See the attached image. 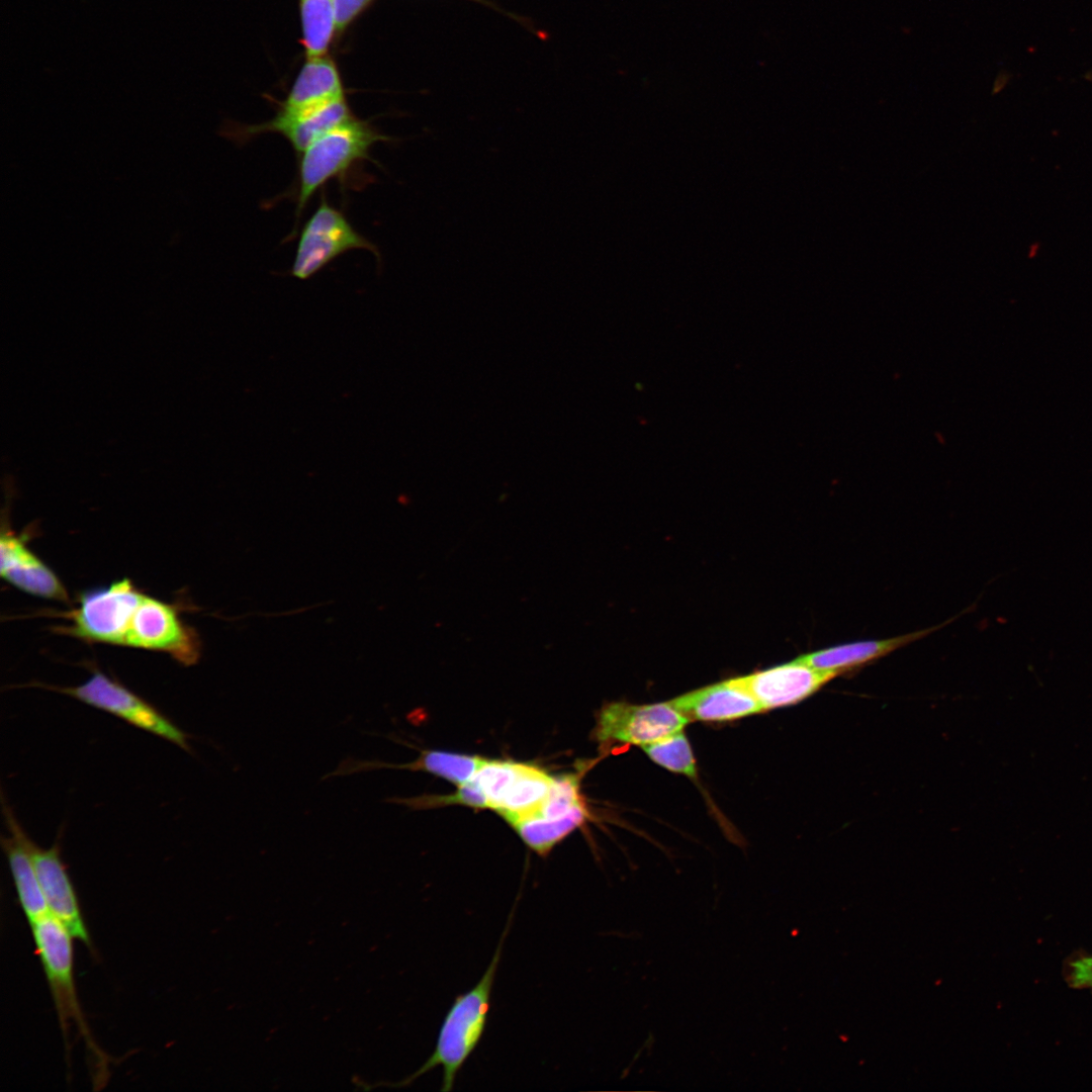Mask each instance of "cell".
Returning a JSON list of instances; mask_svg holds the SVG:
<instances>
[{
	"label": "cell",
	"mask_w": 1092,
	"mask_h": 1092,
	"mask_svg": "<svg viewBox=\"0 0 1092 1092\" xmlns=\"http://www.w3.org/2000/svg\"><path fill=\"white\" fill-rule=\"evenodd\" d=\"M945 624L880 640L856 641L799 656L804 663L837 675L853 671L913 641L927 636Z\"/></svg>",
	"instance_id": "7c38bea8"
},
{
	"label": "cell",
	"mask_w": 1092,
	"mask_h": 1092,
	"mask_svg": "<svg viewBox=\"0 0 1092 1092\" xmlns=\"http://www.w3.org/2000/svg\"><path fill=\"white\" fill-rule=\"evenodd\" d=\"M584 805L579 794V782L574 775L554 778L550 792L535 815L560 817Z\"/></svg>",
	"instance_id": "ffe728a7"
},
{
	"label": "cell",
	"mask_w": 1092,
	"mask_h": 1092,
	"mask_svg": "<svg viewBox=\"0 0 1092 1092\" xmlns=\"http://www.w3.org/2000/svg\"><path fill=\"white\" fill-rule=\"evenodd\" d=\"M30 686L72 697L112 714L136 728L168 740L186 751H191L188 735L184 731L155 706L99 669H95L89 678L75 687H59L40 682H33Z\"/></svg>",
	"instance_id": "277c9868"
},
{
	"label": "cell",
	"mask_w": 1092,
	"mask_h": 1092,
	"mask_svg": "<svg viewBox=\"0 0 1092 1092\" xmlns=\"http://www.w3.org/2000/svg\"><path fill=\"white\" fill-rule=\"evenodd\" d=\"M300 15L307 57L324 56L337 30L333 0H300Z\"/></svg>",
	"instance_id": "e0dca14e"
},
{
	"label": "cell",
	"mask_w": 1092,
	"mask_h": 1092,
	"mask_svg": "<svg viewBox=\"0 0 1092 1092\" xmlns=\"http://www.w3.org/2000/svg\"><path fill=\"white\" fill-rule=\"evenodd\" d=\"M588 817L584 805L560 817L532 815L512 824L525 843L539 854L551 848Z\"/></svg>",
	"instance_id": "2e32d148"
},
{
	"label": "cell",
	"mask_w": 1092,
	"mask_h": 1092,
	"mask_svg": "<svg viewBox=\"0 0 1092 1092\" xmlns=\"http://www.w3.org/2000/svg\"><path fill=\"white\" fill-rule=\"evenodd\" d=\"M26 844L49 913L58 919L75 939L82 941L93 951L91 936L74 885L62 860L59 842L50 848H42L27 836Z\"/></svg>",
	"instance_id": "52a82bcc"
},
{
	"label": "cell",
	"mask_w": 1092,
	"mask_h": 1092,
	"mask_svg": "<svg viewBox=\"0 0 1092 1092\" xmlns=\"http://www.w3.org/2000/svg\"><path fill=\"white\" fill-rule=\"evenodd\" d=\"M0 574L7 582L29 595L70 602L68 592L57 574L26 546L22 536L4 527L0 538Z\"/></svg>",
	"instance_id": "30bf717a"
},
{
	"label": "cell",
	"mask_w": 1092,
	"mask_h": 1092,
	"mask_svg": "<svg viewBox=\"0 0 1092 1092\" xmlns=\"http://www.w3.org/2000/svg\"><path fill=\"white\" fill-rule=\"evenodd\" d=\"M521 766L512 760H484L472 780L485 796L488 808L495 810Z\"/></svg>",
	"instance_id": "d6986e66"
},
{
	"label": "cell",
	"mask_w": 1092,
	"mask_h": 1092,
	"mask_svg": "<svg viewBox=\"0 0 1092 1092\" xmlns=\"http://www.w3.org/2000/svg\"><path fill=\"white\" fill-rule=\"evenodd\" d=\"M513 913L514 909L494 954L479 981L467 992L459 994L447 1011L432 1055L414 1073L400 1081L377 1082L372 1085L356 1080L355 1083L361 1089L368 1091L376 1087H406L436 1067H441L443 1070L441 1090L447 1092L453 1089L458 1072L474 1052L484 1033L490 1009L492 986Z\"/></svg>",
	"instance_id": "6da1fadb"
},
{
	"label": "cell",
	"mask_w": 1092,
	"mask_h": 1092,
	"mask_svg": "<svg viewBox=\"0 0 1092 1092\" xmlns=\"http://www.w3.org/2000/svg\"><path fill=\"white\" fill-rule=\"evenodd\" d=\"M356 249L367 250L380 259L377 247L322 195L320 205L300 232L291 274L301 280L308 279L337 257Z\"/></svg>",
	"instance_id": "5b68a950"
},
{
	"label": "cell",
	"mask_w": 1092,
	"mask_h": 1092,
	"mask_svg": "<svg viewBox=\"0 0 1092 1092\" xmlns=\"http://www.w3.org/2000/svg\"><path fill=\"white\" fill-rule=\"evenodd\" d=\"M342 98L343 85L334 62L323 56L308 58L278 112H304Z\"/></svg>",
	"instance_id": "5bb4252c"
},
{
	"label": "cell",
	"mask_w": 1092,
	"mask_h": 1092,
	"mask_svg": "<svg viewBox=\"0 0 1092 1092\" xmlns=\"http://www.w3.org/2000/svg\"><path fill=\"white\" fill-rule=\"evenodd\" d=\"M352 117L347 101L342 98L312 110L293 114L278 112L267 122L223 130L228 138L241 143L261 133H279L300 155L324 133Z\"/></svg>",
	"instance_id": "9c48e42d"
},
{
	"label": "cell",
	"mask_w": 1092,
	"mask_h": 1092,
	"mask_svg": "<svg viewBox=\"0 0 1092 1092\" xmlns=\"http://www.w3.org/2000/svg\"><path fill=\"white\" fill-rule=\"evenodd\" d=\"M1068 983L1074 988H1092V956L1081 957L1070 963Z\"/></svg>",
	"instance_id": "44dd1931"
},
{
	"label": "cell",
	"mask_w": 1092,
	"mask_h": 1092,
	"mask_svg": "<svg viewBox=\"0 0 1092 1092\" xmlns=\"http://www.w3.org/2000/svg\"><path fill=\"white\" fill-rule=\"evenodd\" d=\"M389 140L370 122L354 116L314 141L300 154L297 217L318 188L370 159L372 147Z\"/></svg>",
	"instance_id": "3957f363"
},
{
	"label": "cell",
	"mask_w": 1092,
	"mask_h": 1092,
	"mask_svg": "<svg viewBox=\"0 0 1092 1092\" xmlns=\"http://www.w3.org/2000/svg\"><path fill=\"white\" fill-rule=\"evenodd\" d=\"M36 952L40 960L56 1006L67 1054L69 1026L74 1021L82 1035L93 1063V1084L102 1087L108 1078L109 1057L95 1042L78 1001L74 979V937L50 913L29 923Z\"/></svg>",
	"instance_id": "7a4b0ae2"
},
{
	"label": "cell",
	"mask_w": 1092,
	"mask_h": 1092,
	"mask_svg": "<svg viewBox=\"0 0 1092 1092\" xmlns=\"http://www.w3.org/2000/svg\"><path fill=\"white\" fill-rule=\"evenodd\" d=\"M553 781L554 778L543 769L521 763L519 771L495 811L511 825L518 820L537 814L550 792Z\"/></svg>",
	"instance_id": "9a60e30c"
},
{
	"label": "cell",
	"mask_w": 1092,
	"mask_h": 1092,
	"mask_svg": "<svg viewBox=\"0 0 1092 1092\" xmlns=\"http://www.w3.org/2000/svg\"><path fill=\"white\" fill-rule=\"evenodd\" d=\"M641 747L649 758L668 770L690 778L697 775L696 759L682 731Z\"/></svg>",
	"instance_id": "ac0fdd59"
},
{
	"label": "cell",
	"mask_w": 1092,
	"mask_h": 1092,
	"mask_svg": "<svg viewBox=\"0 0 1092 1092\" xmlns=\"http://www.w3.org/2000/svg\"><path fill=\"white\" fill-rule=\"evenodd\" d=\"M669 704L690 721H729L763 712L737 677L687 693Z\"/></svg>",
	"instance_id": "8fae6325"
},
{
	"label": "cell",
	"mask_w": 1092,
	"mask_h": 1092,
	"mask_svg": "<svg viewBox=\"0 0 1092 1092\" xmlns=\"http://www.w3.org/2000/svg\"><path fill=\"white\" fill-rule=\"evenodd\" d=\"M3 812L11 835L2 837L19 905L28 922L49 913L48 906L26 844L27 834L21 828L11 808L4 805Z\"/></svg>",
	"instance_id": "4fadbf2b"
},
{
	"label": "cell",
	"mask_w": 1092,
	"mask_h": 1092,
	"mask_svg": "<svg viewBox=\"0 0 1092 1092\" xmlns=\"http://www.w3.org/2000/svg\"><path fill=\"white\" fill-rule=\"evenodd\" d=\"M369 1L370 0H333L337 30L346 27Z\"/></svg>",
	"instance_id": "7402d4cb"
},
{
	"label": "cell",
	"mask_w": 1092,
	"mask_h": 1092,
	"mask_svg": "<svg viewBox=\"0 0 1092 1092\" xmlns=\"http://www.w3.org/2000/svg\"><path fill=\"white\" fill-rule=\"evenodd\" d=\"M689 722L669 702L647 705L615 702L600 711L594 735L601 743L643 746L682 731Z\"/></svg>",
	"instance_id": "8992f818"
},
{
	"label": "cell",
	"mask_w": 1092,
	"mask_h": 1092,
	"mask_svg": "<svg viewBox=\"0 0 1092 1092\" xmlns=\"http://www.w3.org/2000/svg\"><path fill=\"white\" fill-rule=\"evenodd\" d=\"M836 675L800 659L737 677L762 711L795 705L819 691Z\"/></svg>",
	"instance_id": "ba28073f"
}]
</instances>
